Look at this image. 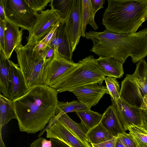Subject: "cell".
<instances>
[{
  "label": "cell",
  "mask_w": 147,
  "mask_h": 147,
  "mask_svg": "<svg viewBox=\"0 0 147 147\" xmlns=\"http://www.w3.org/2000/svg\"><path fill=\"white\" fill-rule=\"evenodd\" d=\"M58 92L45 84L29 88L24 95L13 100L20 131L34 134L43 130L55 115Z\"/></svg>",
  "instance_id": "1"
},
{
  "label": "cell",
  "mask_w": 147,
  "mask_h": 147,
  "mask_svg": "<svg viewBox=\"0 0 147 147\" xmlns=\"http://www.w3.org/2000/svg\"><path fill=\"white\" fill-rule=\"evenodd\" d=\"M93 43L90 51L99 57L114 58L123 64L129 57L136 63L147 55V28L134 33L120 34L106 30L86 32Z\"/></svg>",
  "instance_id": "2"
},
{
  "label": "cell",
  "mask_w": 147,
  "mask_h": 147,
  "mask_svg": "<svg viewBox=\"0 0 147 147\" xmlns=\"http://www.w3.org/2000/svg\"><path fill=\"white\" fill-rule=\"evenodd\" d=\"M107 2L102 24L108 31L134 33L147 20V0H108Z\"/></svg>",
  "instance_id": "3"
},
{
  "label": "cell",
  "mask_w": 147,
  "mask_h": 147,
  "mask_svg": "<svg viewBox=\"0 0 147 147\" xmlns=\"http://www.w3.org/2000/svg\"><path fill=\"white\" fill-rule=\"evenodd\" d=\"M105 77L93 55L80 60L77 65L63 75L52 88L59 92L69 91L87 84L102 85Z\"/></svg>",
  "instance_id": "4"
},
{
  "label": "cell",
  "mask_w": 147,
  "mask_h": 147,
  "mask_svg": "<svg viewBox=\"0 0 147 147\" xmlns=\"http://www.w3.org/2000/svg\"><path fill=\"white\" fill-rule=\"evenodd\" d=\"M17 64L25 79L28 89L33 86L44 84L43 74L46 62L40 51L35 50L34 45H22L15 49Z\"/></svg>",
  "instance_id": "5"
},
{
  "label": "cell",
  "mask_w": 147,
  "mask_h": 147,
  "mask_svg": "<svg viewBox=\"0 0 147 147\" xmlns=\"http://www.w3.org/2000/svg\"><path fill=\"white\" fill-rule=\"evenodd\" d=\"M6 18L28 32L36 22L39 14L31 8L25 0H2Z\"/></svg>",
  "instance_id": "6"
},
{
  "label": "cell",
  "mask_w": 147,
  "mask_h": 147,
  "mask_svg": "<svg viewBox=\"0 0 147 147\" xmlns=\"http://www.w3.org/2000/svg\"><path fill=\"white\" fill-rule=\"evenodd\" d=\"M62 21L56 11L53 8L41 12L36 22L29 31V36L26 37L27 44L38 42L57 23Z\"/></svg>",
  "instance_id": "7"
},
{
  "label": "cell",
  "mask_w": 147,
  "mask_h": 147,
  "mask_svg": "<svg viewBox=\"0 0 147 147\" xmlns=\"http://www.w3.org/2000/svg\"><path fill=\"white\" fill-rule=\"evenodd\" d=\"M77 64L55 52L54 57L45 66L43 74L44 84L52 87L63 74Z\"/></svg>",
  "instance_id": "8"
},
{
  "label": "cell",
  "mask_w": 147,
  "mask_h": 147,
  "mask_svg": "<svg viewBox=\"0 0 147 147\" xmlns=\"http://www.w3.org/2000/svg\"><path fill=\"white\" fill-rule=\"evenodd\" d=\"M82 0H73L71 7L67 18V30L72 53L76 50L82 36Z\"/></svg>",
  "instance_id": "9"
},
{
  "label": "cell",
  "mask_w": 147,
  "mask_h": 147,
  "mask_svg": "<svg viewBox=\"0 0 147 147\" xmlns=\"http://www.w3.org/2000/svg\"><path fill=\"white\" fill-rule=\"evenodd\" d=\"M114 106L123 127L125 131L131 125H137L142 123L141 109L133 106L120 98H111Z\"/></svg>",
  "instance_id": "10"
},
{
  "label": "cell",
  "mask_w": 147,
  "mask_h": 147,
  "mask_svg": "<svg viewBox=\"0 0 147 147\" xmlns=\"http://www.w3.org/2000/svg\"><path fill=\"white\" fill-rule=\"evenodd\" d=\"M147 94L137 82L133 74H127L121 83L120 98L130 105L140 108Z\"/></svg>",
  "instance_id": "11"
},
{
  "label": "cell",
  "mask_w": 147,
  "mask_h": 147,
  "mask_svg": "<svg viewBox=\"0 0 147 147\" xmlns=\"http://www.w3.org/2000/svg\"><path fill=\"white\" fill-rule=\"evenodd\" d=\"M78 100L85 104L88 107L96 105L104 95L109 94L106 86L98 83L87 84L70 90Z\"/></svg>",
  "instance_id": "12"
},
{
  "label": "cell",
  "mask_w": 147,
  "mask_h": 147,
  "mask_svg": "<svg viewBox=\"0 0 147 147\" xmlns=\"http://www.w3.org/2000/svg\"><path fill=\"white\" fill-rule=\"evenodd\" d=\"M47 126V138L59 139L71 147H87L56 118L55 115L50 119Z\"/></svg>",
  "instance_id": "13"
},
{
  "label": "cell",
  "mask_w": 147,
  "mask_h": 147,
  "mask_svg": "<svg viewBox=\"0 0 147 147\" xmlns=\"http://www.w3.org/2000/svg\"><path fill=\"white\" fill-rule=\"evenodd\" d=\"M48 46L61 56L68 60H72L73 54L67 30L66 20L60 23L55 35Z\"/></svg>",
  "instance_id": "14"
},
{
  "label": "cell",
  "mask_w": 147,
  "mask_h": 147,
  "mask_svg": "<svg viewBox=\"0 0 147 147\" xmlns=\"http://www.w3.org/2000/svg\"><path fill=\"white\" fill-rule=\"evenodd\" d=\"M6 19L4 28V53L7 58H10L13 52L22 44L23 30Z\"/></svg>",
  "instance_id": "15"
},
{
  "label": "cell",
  "mask_w": 147,
  "mask_h": 147,
  "mask_svg": "<svg viewBox=\"0 0 147 147\" xmlns=\"http://www.w3.org/2000/svg\"><path fill=\"white\" fill-rule=\"evenodd\" d=\"M0 91L5 96L12 100L10 60L7 58L1 49H0Z\"/></svg>",
  "instance_id": "16"
},
{
  "label": "cell",
  "mask_w": 147,
  "mask_h": 147,
  "mask_svg": "<svg viewBox=\"0 0 147 147\" xmlns=\"http://www.w3.org/2000/svg\"><path fill=\"white\" fill-rule=\"evenodd\" d=\"M100 122L114 137H117L119 134L126 132L112 104L102 114Z\"/></svg>",
  "instance_id": "17"
},
{
  "label": "cell",
  "mask_w": 147,
  "mask_h": 147,
  "mask_svg": "<svg viewBox=\"0 0 147 147\" xmlns=\"http://www.w3.org/2000/svg\"><path fill=\"white\" fill-rule=\"evenodd\" d=\"M96 61L105 77L120 78L123 76V64L116 59L111 57H99L96 59Z\"/></svg>",
  "instance_id": "18"
},
{
  "label": "cell",
  "mask_w": 147,
  "mask_h": 147,
  "mask_svg": "<svg viewBox=\"0 0 147 147\" xmlns=\"http://www.w3.org/2000/svg\"><path fill=\"white\" fill-rule=\"evenodd\" d=\"M10 64L12 86V100H13L24 95L28 89L24 76L18 64L10 60Z\"/></svg>",
  "instance_id": "19"
},
{
  "label": "cell",
  "mask_w": 147,
  "mask_h": 147,
  "mask_svg": "<svg viewBox=\"0 0 147 147\" xmlns=\"http://www.w3.org/2000/svg\"><path fill=\"white\" fill-rule=\"evenodd\" d=\"M55 116L71 133L81 140L87 147H92L86 136L88 131L81 122H76L66 114L61 115H55Z\"/></svg>",
  "instance_id": "20"
},
{
  "label": "cell",
  "mask_w": 147,
  "mask_h": 147,
  "mask_svg": "<svg viewBox=\"0 0 147 147\" xmlns=\"http://www.w3.org/2000/svg\"><path fill=\"white\" fill-rule=\"evenodd\" d=\"M17 119L14 110L13 100L8 98L0 93V126L2 128L13 119Z\"/></svg>",
  "instance_id": "21"
},
{
  "label": "cell",
  "mask_w": 147,
  "mask_h": 147,
  "mask_svg": "<svg viewBox=\"0 0 147 147\" xmlns=\"http://www.w3.org/2000/svg\"><path fill=\"white\" fill-rule=\"evenodd\" d=\"M86 136L91 144L101 143L114 137L103 126L100 121L97 125L87 131Z\"/></svg>",
  "instance_id": "22"
},
{
  "label": "cell",
  "mask_w": 147,
  "mask_h": 147,
  "mask_svg": "<svg viewBox=\"0 0 147 147\" xmlns=\"http://www.w3.org/2000/svg\"><path fill=\"white\" fill-rule=\"evenodd\" d=\"M76 112L87 131L98 124L102 115V114L92 111L89 109L78 111Z\"/></svg>",
  "instance_id": "23"
},
{
  "label": "cell",
  "mask_w": 147,
  "mask_h": 147,
  "mask_svg": "<svg viewBox=\"0 0 147 147\" xmlns=\"http://www.w3.org/2000/svg\"><path fill=\"white\" fill-rule=\"evenodd\" d=\"M128 130L136 142L138 147H147V125L142 123L137 125H131Z\"/></svg>",
  "instance_id": "24"
},
{
  "label": "cell",
  "mask_w": 147,
  "mask_h": 147,
  "mask_svg": "<svg viewBox=\"0 0 147 147\" xmlns=\"http://www.w3.org/2000/svg\"><path fill=\"white\" fill-rule=\"evenodd\" d=\"M89 109L84 104L78 100L70 102H58L55 112V115H61L68 113Z\"/></svg>",
  "instance_id": "25"
},
{
  "label": "cell",
  "mask_w": 147,
  "mask_h": 147,
  "mask_svg": "<svg viewBox=\"0 0 147 147\" xmlns=\"http://www.w3.org/2000/svg\"><path fill=\"white\" fill-rule=\"evenodd\" d=\"M73 0H52L49 6L56 10L63 21H66L71 9Z\"/></svg>",
  "instance_id": "26"
},
{
  "label": "cell",
  "mask_w": 147,
  "mask_h": 147,
  "mask_svg": "<svg viewBox=\"0 0 147 147\" xmlns=\"http://www.w3.org/2000/svg\"><path fill=\"white\" fill-rule=\"evenodd\" d=\"M133 75L138 83L147 93V63L144 59L138 62Z\"/></svg>",
  "instance_id": "27"
},
{
  "label": "cell",
  "mask_w": 147,
  "mask_h": 147,
  "mask_svg": "<svg viewBox=\"0 0 147 147\" xmlns=\"http://www.w3.org/2000/svg\"><path fill=\"white\" fill-rule=\"evenodd\" d=\"M82 36L85 37V30L87 25L89 24L91 26L92 22L91 17L90 0H82Z\"/></svg>",
  "instance_id": "28"
},
{
  "label": "cell",
  "mask_w": 147,
  "mask_h": 147,
  "mask_svg": "<svg viewBox=\"0 0 147 147\" xmlns=\"http://www.w3.org/2000/svg\"><path fill=\"white\" fill-rule=\"evenodd\" d=\"M117 78L107 77H105V79L109 94L110 95L111 98L114 99H117L120 98V88Z\"/></svg>",
  "instance_id": "29"
},
{
  "label": "cell",
  "mask_w": 147,
  "mask_h": 147,
  "mask_svg": "<svg viewBox=\"0 0 147 147\" xmlns=\"http://www.w3.org/2000/svg\"><path fill=\"white\" fill-rule=\"evenodd\" d=\"M90 2L91 26L94 30H96L98 28V26L95 21V15L98 11L104 7L105 0H90Z\"/></svg>",
  "instance_id": "30"
},
{
  "label": "cell",
  "mask_w": 147,
  "mask_h": 147,
  "mask_svg": "<svg viewBox=\"0 0 147 147\" xmlns=\"http://www.w3.org/2000/svg\"><path fill=\"white\" fill-rule=\"evenodd\" d=\"M29 7L34 11L41 12L52 0H25Z\"/></svg>",
  "instance_id": "31"
},
{
  "label": "cell",
  "mask_w": 147,
  "mask_h": 147,
  "mask_svg": "<svg viewBox=\"0 0 147 147\" xmlns=\"http://www.w3.org/2000/svg\"><path fill=\"white\" fill-rule=\"evenodd\" d=\"M125 147H138L137 144L132 136L126 132L118 136Z\"/></svg>",
  "instance_id": "32"
},
{
  "label": "cell",
  "mask_w": 147,
  "mask_h": 147,
  "mask_svg": "<svg viewBox=\"0 0 147 147\" xmlns=\"http://www.w3.org/2000/svg\"><path fill=\"white\" fill-rule=\"evenodd\" d=\"M61 22H59L57 23L52 29L39 42H42L47 46H48L55 35L57 28Z\"/></svg>",
  "instance_id": "33"
},
{
  "label": "cell",
  "mask_w": 147,
  "mask_h": 147,
  "mask_svg": "<svg viewBox=\"0 0 147 147\" xmlns=\"http://www.w3.org/2000/svg\"><path fill=\"white\" fill-rule=\"evenodd\" d=\"M40 52L42 57L46 62L53 59L55 56L54 49L49 46H47Z\"/></svg>",
  "instance_id": "34"
},
{
  "label": "cell",
  "mask_w": 147,
  "mask_h": 147,
  "mask_svg": "<svg viewBox=\"0 0 147 147\" xmlns=\"http://www.w3.org/2000/svg\"><path fill=\"white\" fill-rule=\"evenodd\" d=\"M51 141L48 140L43 138H40L34 140L30 145V147H51Z\"/></svg>",
  "instance_id": "35"
},
{
  "label": "cell",
  "mask_w": 147,
  "mask_h": 147,
  "mask_svg": "<svg viewBox=\"0 0 147 147\" xmlns=\"http://www.w3.org/2000/svg\"><path fill=\"white\" fill-rule=\"evenodd\" d=\"M117 137H114L111 139L97 144H91L92 147H115Z\"/></svg>",
  "instance_id": "36"
},
{
  "label": "cell",
  "mask_w": 147,
  "mask_h": 147,
  "mask_svg": "<svg viewBox=\"0 0 147 147\" xmlns=\"http://www.w3.org/2000/svg\"><path fill=\"white\" fill-rule=\"evenodd\" d=\"M5 22L0 20V49L3 50L4 52V28Z\"/></svg>",
  "instance_id": "37"
},
{
  "label": "cell",
  "mask_w": 147,
  "mask_h": 147,
  "mask_svg": "<svg viewBox=\"0 0 147 147\" xmlns=\"http://www.w3.org/2000/svg\"><path fill=\"white\" fill-rule=\"evenodd\" d=\"M52 142L51 147H71L66 143L59 139L50 138Z\"/></svg>",
  "instance_id": "38"
},
{
  "label": "cell",
  "mask_w": 147,
  "mask_h": 147,
  "mask_svg": "<svg viewBox=\"0 0 147 147\" xmlns=\"http://www.w3.org/2000/svg\"><path fill=\"white\" fill-rule=\"evenodd\" d=\"M33 45L34 49L38 51H43L47 46L43 43L41 42H38Z\"/></svg>",
  "instance_id": "39"
},
{
  "label": "cell",
  "mask_w": 147,
  "mask_h": 147,
  "mask_svg": "<svg viewBox=\"0 0 147 147\" xmlns=\"http://www.w3.org/2000/svg\"><path fill=\"white\" fill-rule=\"evenodd\" d=\"M6 19L2 0H0V20L5 21Z\"/></svg>",
  "instance_id": "40"
},
{
  "label": "cell",
  "mask_w": 147,
  "mask_h": 147,
  "mask_svg": "<svg viewBox=\"0 0 147 147\" xmlns=\"http://www.w3.org/2000/svg\"><path fill=\"white\" fill-rule=\"evenodd\" d=\"M141 109L142 123L147 125V109Z\"/></svg>",
  "instance_id": "41"
},
{
  "label": "cell",
  "mask_w": 147,
  "mask_h": 147,
  "mask_svg": "<svg viewBox=\"0 0 147 147\" xmlns=\"http://www.w3.org/2000/svg\"><path fill=\"white\" fill-rule=\"evenodd\" d=\"M140 109H147V94L144 97L143 101Z\"/></svg>",
  "instance_id": "42"
},
{
  "label": "cell",
  "mask_w": 147,
  "mask_h": 147,
  "mask_svg": "<svg viewBox=\"0 0 147 147\" xmlns=\"http://www.w3.org/2000/svg\"><path fill=\"white\" fill-rule=\"evenodd\" d=\"M115 147H125L118 136L117 137Z\"/></svg>",
  "instance_id": "43"
},
{
  "label": "cell",
  "mask_w": 147,
  "mask_h": 147,
  "mask_svg": "<svg viewBox=\"0 0 147 147\" xmlns=\"http://www.w3.org/2000/svg\"><path fill=\"white\" fill-rule=\"evenodd\" d=\"M1 131L0 132V147H5L4 143L2 140Z\"/></svg>",
  "instance_id": "44"
}]
</instances>
